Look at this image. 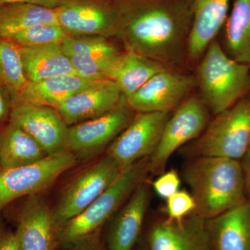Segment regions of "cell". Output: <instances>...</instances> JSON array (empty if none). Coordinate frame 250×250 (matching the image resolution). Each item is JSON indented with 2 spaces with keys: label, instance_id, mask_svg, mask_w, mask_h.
<instances>
[{
  "label": "cell",
  "instance_id": "obj_1",
  "mask_svg": "<svg viewBox=\"0 0 250 250\" xmlns=\"http://www.w3.org/2000/svg\"><path fill=\"white\" fill-rule=\"evenodd\" d=\"M115 36L126 49L183 71L191 30L190 0H118Z\"/></svg>",
  "mask_w": 250,
  "mask_h": 250
},
{
  "label": "cell",
  "instance_id": "obj_2",
  "mask_svg": "<svg viewBox=\"0 0 250 250\" xmlns=\"http://www.w3.org/2000/svg\"><path fill=\"white\" fill-rule=\"evenodd\" d=\"M183 177L195 199V213L205 220L248 200L240 161L215 156L192 157L184 166Z\"/></svg>",
  "mask_w": 250,
  "mask_h": 250
},
{
  "label": "cell",
  "instance_id": "obj_3",
  "mask_svg": "<svg viewBox=\"0 0 250 250\" xmlns=\"http://www.w3.org/2000/svg\"><path fill=\"white\" fill-rule=\"evenodd\" d=\"M197 67V87L212 113H221L250 91V67L231 58L216 39L206 49Z\"/></svg>",
  "mask_w": 250,
  "mask_h": 250
},
{
  "label": "cell",
  "instance_id": "obj_4",
  "mask_svg": "<svg viewBox=\"0 0 250 250\" xmlns=\"http://www.w3.org/2000/svg\"><path fill=\"white\" fill-rule=\"evenodd\" d=\"M149 172V157L122 170L116 180L85 209L59 227V246L67 248L100 232Z\"/></svg>",
  "mask_w": 250,
  "mask_h": 250
},
{
  "label": "cell",
  "instance_id": "obj_5",
  "mask_svg": "<svg viewBox=\"0 0 250 250\" xmlns=\"http://www.w3.org/2000/svg\"><path fill=\"white\" fill-rule=\"evenodd\" d=\"M250 146V98L218 113L188 148L190 158L215 156L240 161Z\"/></svg>",
  "mask_w": 250,
  "mask_h": 250
},
{
  "label": "cell",
  "instance_id": "obj_6",
  "mask_svg": "<svg viewBox=\"0 0 250 250\" xmlns=\"http://www.w3.org/2000/svg\"><path fill=\"white\" fill-rule=\"evenodd\" d=\"M77 160L73 153L64 149L28 165L0 168V212L18 199L43 192Z\"/></svg>",
  "mask_w": 250,
  "mask_h": 250
},
{
  "label": "cell",
  "instance_id": "obj_7",
  "mask_svg": "<svg viewBox=\"0 0 250 250\" xmlns=\"http://www.w3.org/2000/svg\"><path fill=\"white\" fill-rule=\"evenodd\" d=\"M121 168L107 155L77 174L62 190L54 218L58 228L85 209L119 176Z\"/></svg>",
  "mask_w": 250,
  "mask_h": 250
},
{
  "label": "cell",
  "instance_id": "obj_8",
  "mask_svg": "<svg viewBox=\"0 0 250 250\" xmlns=\"http://www.w3.org/2000/svg\"><path fill=\"white\" fill-rule=\"evenodd\" d=\"M136 113L123 95L119 103L104 114L69 126L66 149L77 159L92 157L109 146Z\"/></svg>",
  "mask_w": 250,
  "mask_h": 250
},
{
  "label": "cell",
  "instance_id": "obj_9",
  "mask_svg": "<svg viewBox=\"0 0 250 250\" xmlns=\"http://www.w3.org/2000/svg\"><path fill=\"white\" fill-rule=\"evenodd\" d=\"M208 121V109L202 99L188 97L164 126L159 144L149 157L150 172H163L172 154L189 141L197 139Z\"/></svg>",
  "mask_w": 250,
  "mask_h": 250
},
{
  "label": "cell",
  "instance_id": "obj_10",
  "mask_svg": "<svg viewBox=\"0 0 250 250\" xmlns=\"http://www.w3.org/2000/svg\"><path fill=\"white\" fill-rule=\"evenodd\" d=\"M170 113H136L133 121L107 148L106 155L121 170L150 157L155 151Z\"/></svg>",
  "mask_w": 250,
  "mask_h": 250
},
{
  "label": "cell",
  "instance_id": "obj_11",
  "mask_svg": "<svg viewBox=\"0 0 250 250\" xmlns=\"http://www.w3.org/2000/svg\"><path fill=\"white\" fill-rule=\"evenodd\" d=\"M195 87V76L167 67L125 98L136 113H170L183 103Z\"/></svg>",
  "mask_w": 250,
  "mask_h": 250
},
{
  "label": "cell",
  "instance_id": "obj_12",
  "mask_svg": "<svg viewBox=\"0 0 250 250\" xmlns=\"http://www.w3.org/2000/svg\"><path fill=\"white\" fill-rule=\"evenodd\" d=\"M10 122L30 135L47 154L66 149L69 126L53 108L14 99Z\"/></svg>",
  "mask_w": 250,
  "mask_h": 250
},
{
  "label": "cell",
  "instance_id": "obj_13",
  "mask_svg": "<svg viewBox=\"0 0 250 250\" xmlns=\"http://www.w3.org/2000/svg\"><path fill=\"white\" fill-rule=\"evenodd\" d=\"M14 220L19 250H54L59 246L53 208L42 197H27Z\"/></svg>",
  "mask_w": 250,
  "mask_h": 250
},
{
  "label": "cell",
  "instance_id": "obj_14",
  "mask_svg": "<svg viewBox=\"0 0 250 250\" xmlns=\"http://www.w3.org/2000/svg\"><path fill=\"white\" fill-rule=\"evenodd\" d=\"M148 250H213L206 220L195 212L181 220L154 224L147 236Z\"/></svg>",
  "mask_w": 250,
  "mask_h": 250
},
{
  "label": "cell",
  "instance_id": "obj_15",
  "mask_svg": "<svg viewBox=\"0 0 250 250\" xmlns=\"http://www.w3.org/2000/svg\"><path fill=\"white\" fill-rule=\"evenodd\" d=\"M123 95L113 81L94 82L54 108L68 126L93 119L115 107Z\"/></svg>",
  "mask_w": 250,
  "mask_h": 250
},
{
  "label": "cell",
  "instance_id": "obj_16",
  "mask_svg": "<svg viewBox=\"0 0 250 250\" xmlns=\"http://www.w3.org/2000/svg\"><path fill=\"white\" fill-rule=\"evenodd\" d=\"M61 45L76 75L91 81L106 80L108 67L121 52L104 36L77 38L70 36Z\"/></svg>",
  "mask_w": 250,
  "mask_h": 250
},
{
  "label": "cell",
  "instance_id": "obj_17",
  "mask_svg": "<svg viewBox=\"0 0 250 250\" xmlns=\"http://www.w3.org/2000/svg\"><path fill=\"white\" fill-rule=\"evenodd\" d=\"M149 198V186L144 181L114 215L106 233L108 250H133L142 230Z\"/></svg>",
  "mask_w": 250,
  "mask_h": 250
},
{
  "label": "cell",
  "instance_id": "obj_18",
  "mask_svg": "<svg viewBox=\"0 0 250 250\" xmlns=\"http://www.w3.org/2000/svg\"><path fill=\"white\" fill-rule=\"evenodd\" d=\"M57 21L68 34L115 36L116 12L114 5L70 3L55 8Z\"/></svg>",
  "mask_w": 250,
  "mask_h": 250
},
{
  "label": "cell",
  "instance_id": "obj_19",
  "mask_svg": "<svg viewBox=\"0 0 250 250\" xmlns=\"http://www.w3.org/2000/svg\"><path fill=\"white\" fill-rule=\"evenodd\" d=\"M192 23L187 46L188 60L201 59L228 18L230 0H190Z\"/></svg>",
  "mask_w": 250,
  "mask_h": 250
},
{
  "label": "cell",
  "instance_id": "obj_20",
  "mask_svg": "<svg viewBox=\"0 0 250 250\" xmlns=\"http://www.w3.org/2000/svg\"><path fill=\"white\" fill-rule=\"evenodd\" d=\"M213 250H250V201L206 220Z\"/></svg>",
  "mask_w": 250,
  "mask_h": 250
},
{
  "label": "cell",
  "instance_id": "obj_21",
  "mask_svg": "<svg viewBox=\"0 0 250 250\" xmlns=\"http://www.w3.org/2000/svg\"><path fill=\"white\" fill-rule=\"evenodd\" d=\"M166 68L167 67L160 62L126 49L113 59L106 78L116 83L123 95L127 98Z\"/></svg>",
  "mask_w": 250,
  "mask_h": 250
},
{
  "label": "cell",
  "instance_id": "obj_22",
  "mask_svg": "<svg viewBox=\"0 0 250 250\" xmlns=\"http://www.w3.org/2000/svg\"><path fill=\"white\" fill-rule=\"evenodd\" d=\"M20 51L24 75L29 83L59 75H76L61 45L20 46Z\"/></svg>",
  "mask_w": 250,
  "mask_h": 250
},
{
  "label": "cell",
  "instance_id": "obj_23",
  "mask_svg": "<svg viewBox=\"0 0 250 250\" xmlns=\"http://www.w3.org/2000/svg\"><path fill=\"white\" fill-rule=\"evenodd\" d=\"M94 82L77 75H59L34 83L29 82L22 93L14 99L56 108Z\"/></svg>",
  "mask_w": 250,
  "mask_h": 250
},
{
  "label": "cell",
  "instance_id": "obj_24",
  "mask_svg": "<svg viewBox=\"0 0 250 250\" xmlns=\"http://www.w3.org/2000/svg\"><path fill=\"white\" fill-rule=\"evenodd\" d=\"M49 155L36 140L9 122L0 131V168L28 165Z\"/></svg>",
  "mask_w": 250,
  "mask_h": 250
},
{
  "label": "cell",
  "instance_id": "obj_25",
  "mask_svg": "<svg viewBox=\"0 0 250 250\" xmlns=\"http://www.w3.org/2000/svg\"><path fill=\"white\" fill-rule=\"evenodd\" d=\"M39 24H58L56 9L29 3L0 5V38Z\"/></svg>",
  "mask_w": 250,
  "mask_h": 250
},
{
  "label": "cell",
  "instance_id": "obj_26",
  "mask_svg": "<svg viewBox=\"0 0 250 250\" xmlns=\"http://www.w3.org/2000/svg\"><path fill=\"white\" fill-rule=\"evenodd\" d=\"M225 22V52L250 67V0H234Z\"/></svg>",
  "mask_w": 250,
  "mask_h": 250
},
{
  "label": "cell",
  "instance_id": "obj_27",
  "mask_svg": "<svg viewBox=\"0 0 250 250\" xmlns=\"http://www.w3.org/2000/svg\"><path fill=\"white\" fill-rule=\"evenodd\" d=\"M29 83L25 75L20 46L12 41L0 38V87L18 98Z\"/></svg>",
  "mask_w": 250,
  "mask_h": 250
},
{
  "label": "cell",
  "instance_id": "obj_28",
  "mask_svg": "<svg viewBox=\"0 0 250 250\" xmlns=\"http://www.w3.org/2000/svg\"><path fill=\"white\" fill-rule=\"evenodd\" d=\"M70 36L59 24H39L6 39L23 47H40L62 45Z\"/></svg>",
  "mask_w": 250,
  "mask_h": 250
},
{
  "label": "cell",
  "instance_id": "obj_29",
  "mask_svg": "<svg viewBox=\"0 0 250 250\" xmlns=\"http://www.w3.org/2000/svg\"><path fill=\"white\" fill-rule=\"evenodd\" d=\"M166 200V213L170 220H181L196 210L195 199L186 190H179Z\"/></svg>",
  "mask_w": 250,
  "mask_h": 250
},
{
  "label": "cell",
  "instance_id": "obj_30",
  "mask_svg": "<svg viewBox=\"0 0 250 250\" xmlns=\"http://www.w3.org/2000/svg\"><path fill=\"white\" fill-rule=\"evenodd\" d=\"M180 184L178 172L172 169L161 174L154 181L153 188L159 197L167 200L171 195L178 191Z\"/></svg>",
  "mask_w": 250,
  "mask_h": 250
},
{
  "label": "cell",
  "instance_id": "obj_31",
  "mask_svg": "<svg viewBox=\"0 0 250 250\" xmlns=\"http://www.w3.org/2000/svg\"><path fill=\"white\" fill-rule=\"evenodd\" d=\"M12 98L4 88L0 87V131L10 122Z\"/></svg>",
  "mask_w": 250,
  "mask_h": 250
},
{
  "label": "cell",
  "instance_id": "obj_32",
  "mask_svg": "<svg viewBox=\"0 0 250 250\" xmlns=\"http://www.w3.org/2000/svg\"><path fill=\"white\" fill-rule=\"evenodd\" d=\"M0 250H19L15 231L7 228L0 219Z\"/></svg>",
  "mask_w": 250,
  "mask_h": 250
},
{
  "label": "cell",
  "instance_id": "obj_33",
  "mask_svg": "<svg viewBox=\"0 0 250 250\" xmlns=\"http://www.w3.org/2000/svg\"><path fill=\"white\" fill-rule=\"evenodd\" d=\"M65 248L66 250H108L100 238V231Z\"/></svg>",
  "mask_w": 250,
  "mask_h": 250
},
{
  "label": "cell",
  "instance_id": "obj_34",
  "mask_svg": "<svg viewBox=\"0 0 250 250\" xmlns=\"http://www.w3.org/2000/svg\"><path fill=\"white\" fill-rule=\"evenodd\" d=\"M240 162L244 179L247 199L250 201V146Z\"/></svg>",
  "mask_w": 250,
  "mask_h": 250
},
{
  "label": "cell",
  "instance_id": "obj_35",
  "mask_svg": "<svg viewBox=\"0 0 250 250\" xmlns=\"http://www.w3.org/2000/svg\"><path fill=\"white\" fill-rule=\"evenodd\" d=\"M61 0H0V5L10 4V3H29V4L39 5L45 7L55 9L59 6Z\"/></svg>",
  "mask_w": 250,
  "mask_h": 250
},
{
  "label": "cell",
  "instance_id": "obj_36",
  "mask_svg": "<svg viewBox=\"0 0 250 250\" xmlns=\"http://www.w3.org/2000/svg\"><path fill=\"white\" fill-rule=\"evenodd\" d=\"M147 250V248H145V249H143V250Z\"/></svg>",
  "mask_w": 250,
  "mask_h": 250
}]
</instances>
